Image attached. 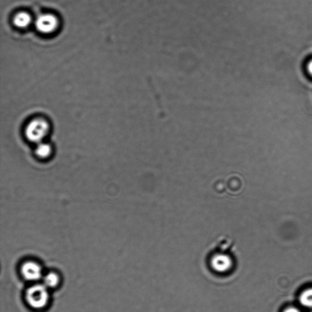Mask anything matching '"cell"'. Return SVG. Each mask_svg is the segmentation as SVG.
Returning a JSON list of instances; mask_svg holds the SVG:
<instances>
[{
    "mask_svg": "<svg viewBox=\"0 0 312 312\" xmlns=\"http://www.w3.org/2000/svg\"><path fill=\"white\" fill-rule=\"evenodd\" d=\"M52 145L47 142H42L36 145L35 154L40 159H47L53 154Z\"/></svg>",
    "mask_w": 312,
    "mask_h": 312,
    "instance_id": "6",
    "label": "cell"
},
{
    "mask_svg": "<svg viewBox=\"0 0 312 312\" xmlns=\"http://www.w3.org/2000/svg\"><path fill=\"white\" fill-rule=\"evenodd\" d=\"M59 278L58 274L55 273H48L44 278V285L48 289L55 287L58 286Z\"/></svg>",
    "mask_w": 312,
    "mask_h": 312,
    "instance_id": "8",
    "label": "cell"
},
{
    "mask_svg": "<svg viewBox=\"0 0 312 312\" xmlns=\"http://www.w3.org/2000/svg\"><path fill=\"white\" fill-rule=\"evenodd\" d=\"M26 299L31 308L36 309L44 308L49 300L48 288L44 284L34 285L27 290Z\"/></svg>",
    "mask_w": 312,
    "mask_h": 312,
    "instance_id": "2",
    "label": "cell"
},
{
    "mask_svg": "<svg viewBox=\"0 0 312 312\" xmlns=\"http://www.w3.org/2000/svg\"><path fill=\"white\" fill-rule=\"evenodd\" d=\"M149 84L150 89L151 90H152L153 95V96H154V98L155 99L156 104H157L158 109V110H159L161 114H162V113H163V111L162 100H161L159 94H158L157 90H156V88L155 87L154 84H153L152 79H150L149 80Z\"/></svg>",
    "mask_w": 312,
    "mask_h": 312,
    "instance_id": "10",
    "label": "cell"
},
{
    "mask_svg": "<svg viewBox=\"0 0 312 312\" xmlns=\"http://www.w3.org/2000/svg\"><path fill=\"white\" fill-rule=\"evenodd\" d=\"M211 262L212 267L220 273L227 272L233 265L231 257L225 252H218L212 257Z\"/></svg>",
    "mask_w": 312,
    "mask_h": 312,
    "instance_id": "4",
    "label": "cell"
},
{
    "mask_svg": "<svg viewBox=\"0 0 312 312\" xmlns=\"http://www.w3.org/2000/svg\"><path fill=\"white\" fill-rule=\"evenodd\" d=\"M31 21V15L28 13L22 12L15 16L13 22L17 28H26L30 25Z\"/></svg>",
    "mask_w": 312,
    "mask_h": 312,
    "instance_id": "7",
    "label": "cell"
},
{
    "mask_svg": "<svg viewBox=\"0 0 312 312\" xmlns=\"http://www.w3.org/2000/svg\"><path fill=\"white\" fill-rule=\"evenodd\" d=\"M284 312H301L300 311L298 310L297 309L290 308L287 309V310L285 311Z\"/></svg>",
    "mask_w": 312,
    "mask_h": 312,
    "instance_id": "11",
    "label": "cell"
},
{
    "mask_svg": "<svg viewBox=\"0 0 312 312\" xmlns=\"http://www.w3.org/2000/svg\"><path fill=\"white\" fill-rule=\"evenodd\" d=\"M50 125L44 118H37L31 121L25 128L26 139L35 145L45 141L49 134Z\"/></svg>",
    "mask_w": 312,
    "mask_h": 312,
    "instance_id": "1",
    "label": "cell"
},
{
    "mask_svg": "<svg viewBox=\"0 0 312 312\" xmlns=\"http://www.w3.org/2000/svg\"><path fill=\"white\" fill-rule=\"evenodd\" d=\"M37 30L44 34H50L58 28V20L52 14L40 15L36 21Z\"/></svg>",
    "mask_w": 312,
    "mask_h": 312,
    "instance_id": "3",
    "label": "cell"
},
{
    "mask_svg": "<svg viewBox=\"0 0 312 312\" xmlns=\"http://www.w3.org/2000/svg\"><path fill=\"white\" fill-rule=\"evenodd\" d=\"M21 274L26 280L29 281H37L41 279L42 268L36 262L28 261L24 263L21 268Z\"/></svg>",
    "mask_w": 312,
    "mask_h": 312,
    "instance_id": "5",
    "label": "cell"
},
{
    "mask_svg": "<svg viewBox=\"0 0 312 312\" xmlns=\"http://www.w3.org/2000/svg\"><path fill=\"white\" fill-rule=\"evenodd\" d=\"M309 71L310 72L311 74L312 75V61L309 65Z\"/></svg>",
    "mask_w": 312,
    "mask_h": 312,
    "instance_id": "12",
    "label": "cell"
},
{
    "mask_svg": "<svg viewBox=\"0 0 312 312\" xmlns=\"http://www.w3.org/2000/svg\"><path fill=\"white\" fill-rule=\"evenodd\" d=\"M300 301L303 306L312 308V289L304 292L300 296Z\"/></svg>",
    "mask_w": 312,
    "mask_h": 312,
    "instance_id": "9",
    "label": "cell"
}]
</instances>
